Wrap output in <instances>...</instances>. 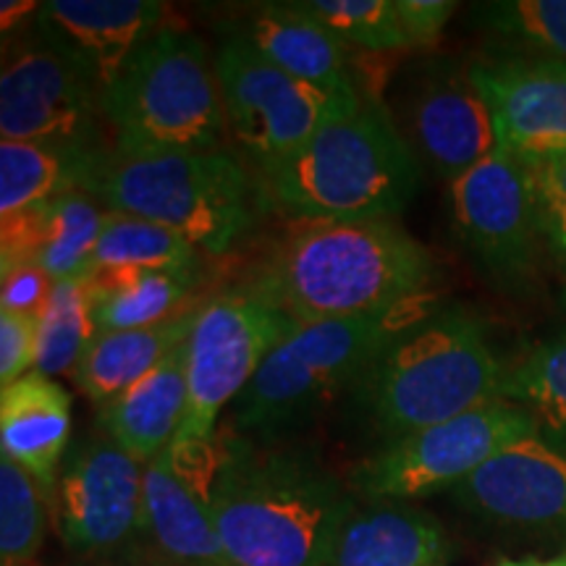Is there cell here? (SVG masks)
<instances>
[{"label": "cell", "mask_w": 566, "mask_h": 566, "mask_svg": "<svg viewBox=\"0 0 566 566\" xmlns=\"http://www.w3.org/2000/svg\"><path fill=\"white\" fill-rule=\"evenodd\" d=\"M208 504L231 566H325L357 506L315 457L231 438Z\"/></svg>", "instance_id": "1"}, {"label": "cell", "mask_w": 566, "mask_h": 566, "mask_svg": "<svg viewBox=\"0 0 566 566\" xmlns=\"http://www.w3.org/2000/svg\"><path fill=\"white\" fill-rule=\"evenodd\" d=\"M433 258L394 218L300 221L252 283L294 323L338 321L430 300Z\"/></svg>", "instance_id": "2"}, {"label": "cell", "mask_w": 566, "mask_h": 566, "mask_svg": "<svg viewBox=\"0 0 566 566\" xmlns=\"http://www.w3.org/2000/svg\"><path fill=\"white\" fill-rule=\"evenodd\" d=\"M263 184L296 221L396 218L420 189V160L384 105L359 92Z\"/></svg>", "instance_id": "3"}, {"label": "cell", "mask_w": 566, "mask_h": 566, "mask_svg": "<svg viewBox=\"0 0 566 566\" xmlns=\"http://www.w3.org/2000/svg\"><path fill=\"white\" fill-rule=\"evenodd\" d=\"M501 380L483 325L464 310H430L391 336L352 396L391 443L501 399Z\"/></svg>", "instance_id": "4"}, {"label": "cell", "mask_w": 566, "mask_h": 566, "mask_svg": "<svg viewBox=\"0 0 566 566\" xmlns=\"http://www.w3.org/2000/svg\"><path fill=\"white\" fill-rule=\"evenodd\" d=\"M76 189L105 210L166 226L210 254L231 250L252 229L258 210L244 163L226 147L171 153L97 147L80 158Z\"/></svg>", "instance_id": "5"}, {"label": "cell", "mask_w": 566, "mask_h": 566, "mask_svg": "<svg viewBox=\"0 0 566 566\" xmlns=\"http://www.w3.org/2000/svg\"><path fill=\"white\" fill-rule=\"evenodd\" d=\"M424 302L375 315L296 323L231 405L233 430L275 441L338 396L354 394L391 336L424 313Z\"/></svg>", "instance_id": "6"}, {"label": "cell", "mask_w": 566, "mask_h": 566, "mask_svg": "<svg viewBox=\"0 0 566 566\" xmlns=\"http://www.w3.org/2000/svg\"><path fill=\"white\" fill-rule=\"evenodd\" d=\"M124 153L212 150L229 129L216 63L192 32L160 27L101 97Z\"/></svg>", "instance_id": "7"}, {"label": "cell", "mask_w": 566, "mask_h": 566, "mask_svg": "<svg viewBox=\"0 0 566 566\" xmlns=\"http://www.w3.org/2000/svg\"><path fill=\"white\" fill-rule=\"evenodd\" d=\"M294 325L252 283L202 304L187 338V412L174 443L216 441L218 415L242 396L268 354Z\"/></svg>", "instance_id": "8"}, {"label": "cell", "mask_w": 566, "mask_h": 566, "mask_svg": "<svg viewBox=\"0 0 566 566\" xmlns=\"http://www.w3.org/2000/svg\"><path fill=\"white\" fill-rule=\"evenodd\" d=\"M537 433L527 412L506 399L384 443L354 470V488L367 501H409L451 491L509 443Z\"/></svg>", "instance_id": "9"}, {"label": "cell", "mask_w": 566, "mask_h": 566, "mask_svg": "<svg viewBox=\"0 0 566 566\" xmlns=\"http://www.w3.org/2000/svg\"><path fill=\"white\" fill-rule=\"evenodd\" d=\"M212 63L233 139L263 174L292 158L338 103L359 95L334 97L296 80L242 38L226 40Z\"/></svg>", "instance_id": "10"}, {"label": "cell", "mask_w": 566, "mask_h": 566, "mask_svg": "<svg viewBox=\"0 0 566 566\" xmlns=\"http://www.w3.org/2000/svg\"><path fill=\"white\" fill-rule=\"evenodd\" d=\"M51 504L71 551L118 554L145 535V464L105 433L90 438L61 467Z\"/></svg>", "instance_id": "11"}, {"label": "cell", "mask_w": 566, "mask_h": 566, "mask_svg": "<svg viewBox=\"0 0 566 566\" xmlns=\"http://www.w3.org/2000/svg\"><path fill=\"white\" fill-rule=\"evenodd\" d=\"M101 97L87 80L34 38L6 55L0 74V137L84 155L97 150Z\"/></svg>", "instance_id": "12"}, {"label": "cell", "mask_w": 566, "mask_h": 566, "mask_svg": "<svg viewBox=\"0 0 566 566\" xmlns=\"http://www.w3.org/2000/svg\"><path fill=\"white\" fill-rule=\"evenodd\" d=\"M449 208L459 239L495 279L520 281L533 268L541 223L525 160L499 147L449 184Z\"/></svg>", "instance_id": "13"}, {"label": "cell", "mask_w": 566, "mask_h": 566, "mask_svg": "<svg viewBox=\"0 0 566 566\" xmlns=\"http://www.w3.org/2000/svg\"><path fill=\"white\" fill-rule=\"evenodd\" d=\"M488 525L535 535L566 533V451L530 433L504 446L449 491Z\"/></svg>", "instance_id": "14"}, {"label": "cell", "mask_w": 566, "mask_h": 566, "mask_svg": "<svg viewBox=\"0 0 566 566\" xmlns=\"http://www.w3.org/2000/svg\"><path fill=\"white\" fill-rule=\"evenodd\" d=\"M166 6L155 0H48L34 38L69 61L103 97L137 48L160 30Z\"/></svg>", "instance_id": "15"}, {"label": "cell", "mask_w": 566, "mask_h": 566, "mask_svg": "<svg viewBox=\"0 0 566 566\" xmlns=\"http://www.w3.org/2000/svg\"><path fill=\"white\" fill-rule=\"evenodd\" d=\"M470 80L491 105L504 150L527 163L566 153V63L514 55L478 63Z\"/></svg>", "instance_id": "16"}, {"label": "cell", "mask_w": 566, "mask_h": 566, "mask_svg": "<svg viewBox=\"0 0 566 566\" xmlns=\"http://www.w3.org/2000/svg\"><path fill=\"white\" fill-rule=\"evenodd\" d=\"M409 147L446 181H457L499 150L491 105L470 74L430 76L409 103Z\"/></svg>", "instance_id": "17"}, {"label": "cell", "mask_w": 566, "mask_h": 566, "mask_svg": "<svg viewBox=\"0 0 566 566\" xmlns=\"http://www.w3.org/2000/svg\"><path fill=\"white\" fill-rule=\"evenodd\" d=\"M108 210L80 189L0 223V271L34 263L53 281L87 279Z\"/></svg>", "instance_id": "18"}, {"label": "cell", "mask_w": 566, "mask_h": 566, "mask_svg": "<svg viewBox=\"0 0 566 566\" xmlns=\"http://www.w3.org/2000/svg\"><path fill=\"white\" fill-rule=\"evenodd\" d=\"M268 61L334 97L354 95L349 45L328 27L302 11L300 3H268L247 19L237 34Z\"/></svg>", "instance_id": "19"}, {"label": "cell", "mask_w": 566, "mask_h": 566, "mask_svg": "<svg viewBox=\"0 0 566 566\" xmlns=\"http://www.w3.org/2000/svg\"><path fill=\"white\" fill-rule=\"evenodd\" d=\"M145 535L166 566H231L210 504L168 449L145 464Z\"/></svg>", "instance_id": "20"}, {"label": "cell", "mask_w": 566, "mask_h": 566, "mask_svg": "<svg viewBox=\"0 0 566 566\" xmlns=\"http://www.w3.org/2000/svg\"><path fill=\"white\" fill-rule=\"evenodd\" d=\"M71 436V399L53 378L32 370L0 391L3 457L53 493Z\"/></svg>", "instance_id": "21"}, {"label": "cell", "mask_w": 566, "mask_h": 566, "mask_svg": "<svg viewBox=\"0 0 566 566\" xmlns=\"http://www.w3.org/2000/svg\"><path fill=\"white\" fill-rule=\"evenodd\" d=\"M443 527L407 501L354 506L325 566H443Z\"/></svg>", "instance_id": "22"}, {"label": "cell", "mask_w": 566, "mask_h": 566, "mask_svg": "<svg viewBox=\"0 0 566 566\" xmlns=\"http://www.w3.org/2000/svg\"><path fill=\"white\" fill-rule=\"evenodd\" d=\"M187 412V342L139 384L101 409L105 436L137 462L150 464L179 433Z\"/></svg>", "instance_id": "23"}, {"label": "cell", "mask_w": 566, "mask_h": 566, "mask_svg": "<svg viewBox=\"0 0 566 566\" xmlns=\"http://www.w3.org/2000/svg\"><path fill=\"white\" fill-rule=\"evenodd\" d=\"M197 310H184L181 315L160 325H150V328L95 334L80 367L74 370V378L84 396L92 405L105 409L111 401L129 391L147 373H153L176 346L187 342L197 321Z\"/></svg>", "instance_id": "24"}, {"label": "cell", "mask_w": 566, "mask_h": 566, "mask_svg": "<svg viewBox=\"0 0 566 566\" xmlns=\"http://www.w3.org/2000/svg\"><path fill=\"white\" fill-rule=\"evenodd\" d=\"M195 268L187 271H137V268H105L87 275L92 323L97 334L134 331L160 325L181 315Z\"/></svg>", "instance_id": "25"}, {"label": "cell", "mask_w": 566, "mask_h": 566, "mask_svg": "<svg viewBox=\"0 0 566 566\" xmlns=\"http://www.w3.org/2000/svg\"><path fill=\"white\" fill-rule=\"evenodd\" d=\"M501 399L527 412L537 433L566 451V334L533 346L504 367Z\"/></svg>", "instance_id": "26"}, {"label": "cell", "mask_w": 566, "mask_h": 566, "mask_svg": "<svg viewBox=\"0 0 566 566\" xmlns=\"http://www.w3.org/2000/svg\"><path fill=\"white\" fill-rule=\"evenodd\" d=\"M82 155L34 142H0V221L76 189Z\"/></svg>", "instance_id": "27"}, {"label": "cell", "mask_w": 566, "mask_h": 566, "mask_svg": "<svg viewBox=\"0 0 566 566\" xmlns=\"http://www.w3.org/2000/svg\"><path fill=\"white\" fill-rule=\"evenodd\" d=\"M197 252L200 250L192 242L166 226L108 210V221L103 226L101 242L92 258V271H105V268L187 271L197 265Z\"/></svg>", "instance_id": "28"}, {"label": "cell", "mask_w": 566, "mask_h": 566, "mask_svg": "<svg viewBox=\"0 0 566 566\" xmlns=\"http://www.w3.org/2000/svg\"><path fill=\"white\" fill-rule=\"evenodd\" d=\"M95 334L87 279L55 281L51 300L40 315V346L34 370L48 378L74 375Z\"/></svg>", "instance_id": "29"}, {"label": "cell", "mask_w": 566, "mask_h": 566, "mask_svg": "<svg viewBox=\"0 0 566 566\" xmlns=\"http://www.w3.org/2000/svg\"><path fill=\"white\" fill-rule=\"evenodd\" d=\"M45 488L24 467L0 457V562L30 566L45 541Z\"/></svg>", "instance_id": "30"}, {"label": "cell", "mask_w": 566, "mask_h": 566, "mask_svg": "<svg viewBox=\"0 0 566 566\" xmlns=\"http://www.w3.org/2000/svg\"><path fill=\"white\" fill-rule=\"evenodd\" d=\"M488 30L533 59L566 63V0H504L483 9Z\"/></svg>", "instance_id": "31"}, {"label": "cell", "mask_w": 566, "mask_h": 566, "mask_svg": "<svg viewBox=\"0 0 566 566\" xmlns=\"http://www.w3.org/2000/svg\"><path fill=\"white\" fill-rule=\"evenodd\" d=\"M300 6L349 48H365V51L409 48L396 0H307Z\"/></svg>", "instance_id": "32"}, {"label": "cell", "mask_w": 566, "mask_h": 566, "mask_svg": "<svg viewBox=\"0 0 566 566\" xmlns=\"http://www.w3.org/2000/svg\"><path fill=\"white\" fill-rule=\"evenodd\" d=\"M527 171L530 184H533L541 233H546L551 244L566 252V153L554 155V158L530 160Z\"/></svg>", "instance_id": "33"}, {"label": "cell", "mask_w": 566, "mask_h": 566, "mask_svg": "<svg viewBox=\"0 0 566 566\" xmlns=\"http://www.w3.org/2000/svg\"><path fill=\"white\" fill-rule=\"evenodd\" d=\"M40 317L0 310V388H9L38 367Z\"/></svg>", "instance_id": "34"}, {"label": "cell", "mask_w": 566, "mask_h": 566, "mask_svg": "<svg viewBox=\"0 0 566 566\" xmlns=\"http://www.w3.org/2000/svg\"><path fill=\"white\" fill-rule=\"evenodd\" d=\"M3 273V286H0V310L21 315H42L48 300L53 294V279L42 271L40 265L27 263L9 268Z\"/></svg>", "instance_id": "35"}, {"label": "cell", "mask_w": 566, "mask_h": 566, "mask_svg": "<svg viewBox=\"0 0 566 566\" xmlns=\"http://www.w3.org/2000/svg\"><path fill=\"white\" fill-rule=\"evenodd\" d=\"M401 27L409 40V48L430 45L441 38L446 21L454 17L457 3L449 0H396Z\"/></svg>", "instance_id": "36"}, {"label": "cell", "mask_w": 566, "mask_h": 566, "mask_svg": "<svg viewBox=\"0 0 566 566\" xmlns=\"http://www.w3.org/2000/svg\"><path fill=\"white\" fill-rule=\"evenodd\" d=\"M40 3H32V0H3L0 3V27H3V34L17 30L24 19H38Z\"/></svg>", "instance_id": "37"}, {"label": "cell", "mask_w": 566, "mask_h": 566, "mask_svg": "<svg viewBox=\"0 0 566 566\" xmlns=\"http://www.w3.org/2000/svg\"><path fill=\"white\" fill-rule=\"evenodd\" d=\"M495 566H566V554L548 558V562H541V558H527V562H499Z\"/></svg>", "instance_id": "38"}]
</instances>
